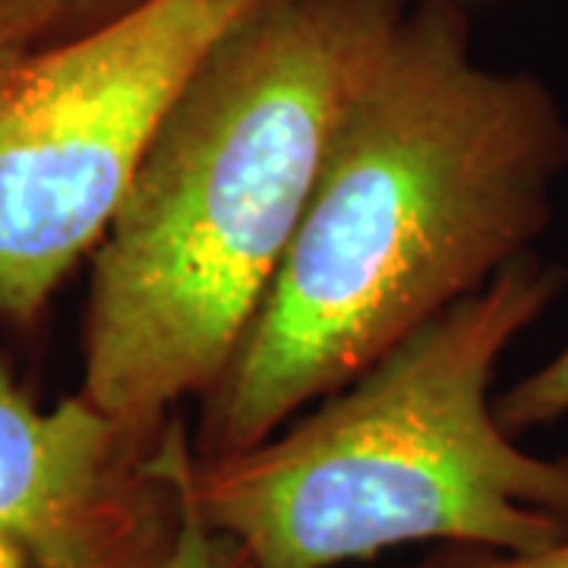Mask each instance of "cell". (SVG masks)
Instances as JSON below:
<instances>
[{"label": "cell", "instance_id": "obj_7", "mask_svg": "<svg viewBox=\"0 0 568 568\" xmlns=\"http://www.w3.org/2000/svg\"><path fill=\"white\" fill-rule=\"evenodd\" d=\"M63 36V0H0V67Z\"/></svg>", "mask_w": 568, "mask_h": 568}, {"label": "cell", "instance_id": "obj_2", "mask_svg": "<svg viewBox=\"0 0 568 568\" xmlns=\"http://www.w3.org/2000/svg\"><path fill=\"white\" fill-rule=\"evenodd\" d=\"M405 17V0H272L209 54L89 256V405L152 433L219 383Z\"/></svg>", "mask_w": 568, "mask_h": 568}, {"label": "cell", "instance_id": "obj_5", "mask_svg": "<svg viewBox=\"0 0 568 568\" xmlns=\"http://www.w3.org/2000/svg\"><path fill=\"white\" fill-rule=\"evenodd\" d=\"M190 470L181 414L130 429L80 392L41 410L0 351V568H168Z\"/></svg>", "mask_w": 568, "mask_h": 568}, {"label": "cell", "instance_id": "obj_9", "mask_svg": "<svg viewBox=\"0 0 568 568\" xmlns=\"http://www.w3.org/2000/svg\"><path fill=\"white\" fill-rule=\"evenodd\" d=\"M168 568H256L250 562L244 549L237 547L231 537H224L219 530L200 521L193 499H190V518L183 528L181 547L174 552Z\"/></svg>", "mask_w": 568, "mask_h": 568}, {"label": "cell", "instance_id": "obj_1", "mask_svg": "<svg viewBox=\"0 0 568 568\" xmlns=\"http://www.w3.org/2000/svg\"><path fill=\"white\" fill-rule=\"evenodd\" d=\"M568 118L477 61L452 0L407 10L347 108L256 320L190 429L200 462L260 446L487 287L552 222Z\"/></svg>", "mask_w": 568, "mask_h": 568}, {"label": "cell", "instance_id": "obj_8", "mask_svg": "<svg viewBox=\"0 0 568 568\" xmlns=\"http://www.w3.org/2000/svg\"><path fill=\"white\" fill-rule=\"evenodd\" d=\"M392 568H568V544L540 549V552H508V549L493 547L439 544V547L429 549L424 559Z\"/></svg>", "mask_w": 568, "mask_h": 568}, {"label": "cell", "instance_id": "obj_6", "mask_svg": "<svg viewBox=\"0 0 568 568\" xmlns=\"http://www.w3.org/2000/svg\"><path fill=\"white\" fill-rule=\"evenodd\" d=\"M493 410L515 439L568 417V345L552 361L508 386L499 398H493Z\"/></svg>", "mask_w": 568, "mask_h": 568}, {"label": "cell", "instance_id": "obj_3", "mask_svg": "<svg viewBox=\"0 0 568 568\" xmlns=\"http://www.w3.org/2000/svg\"><path fill=\"white\" fill-rule=\"evenodd\" d=\"M562 287L566 268L530 250L260 446L193 455L200 521L256 568H338L405 544H568V458L525 452L489 398L508 345Z\"/></svg>", "mask_w": 568, "mask_h": 568}, {"label": "cell", "instance_id": "obj_4", "mask_svg": "<svg viewBox=\"0 0 568 568\" xmlns=\"http://www.w3.org/2000/svg\"><path fill=\"white\" fill-rule=\"evenodd\" d=\"M268 3L140 0L0 67V323H41L196 70Z\"/></svg>", "mask_w": 568, "mask_h": 568}, {"label": "cell", "instance_id": "obj_10", "mask_svg": "<svg viewBox=\"0 0 568 568\" xmlns=\"http://www.w3.org/2000/svg\"><path fill=\"white\" fill-rule=\"evenodd\" d=\"M133 3H140V0H63V36L111 20Z\"/></svg>", "mask_w": 568, "mask_h": 568}]
</instances>
